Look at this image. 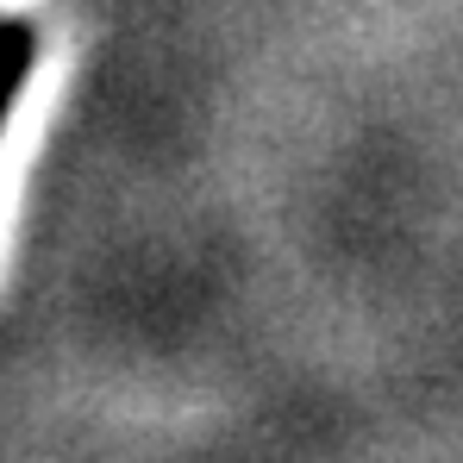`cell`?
I'll return each mask as SVG.
<instances>
[{"instance_id":"1","label":"cell","mask_w":463,"mask_h":463,"mask_svg":"<svg viewBox=\"0 0 463 463\" xmlns=\"http://www.w3.org/2000/svg\"><path fill=\"white\" fill-rule=\"evenodd\" d=\"M32 63H38V32L25 19H0V132L13 119V100L32 76Z\"/></svg>"}]
</instances>
